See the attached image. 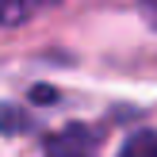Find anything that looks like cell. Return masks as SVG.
<instances>
[{
	"label": "cell",
	"instance_id": "3957f363",
	"mask_svg": "<svg viewBox=\"0 0 157 157\" xmlns=\"http://www.w3.org/2000/svg\"><path fill=\"white\" fill-rule=\"evenodd\" d=\"M46 4H54V0H4L0 4V15L4 19H27V15H35Z\"/></svg>",
	"mask_w": 157,
	"mask_h": 157
},
{
	"label": "cell",
	"instance_id": "277c9868",
	"mask_svg": "<svg viewBox=\"0 0 157 157\" xmlns=\"http://www.w3.org/2000/svg\"><path fill=\"white\" fill-rule=\"evenodd\" d=\"M142 12H146V19L157 27V0H142Z\"/></svg>",
	"mask_w": 157,
	"mask_h": 157
},
{
	"label": "cell",
	"instance_id": "6da1fadb",
	"mask_svg": "<svg viewBox=\"0 0 157 157\" xmlns=\"http://www.w3.org/2000/svg\"><path fill=\"white\" fill-rule=\"evenodd\" d=\"M92 150H96V138L84 127H69L46 142V157H92Z\"/></svg>",
	"mask_w": 157,
	"mask_h": 157
},
{
	"label": "cell",
	"instance_id": "5b68a950",
	"mask_svg": "<svg viewBox=\"0 0 157 157\" xmlns=\"http://www.w3.org/2000/svg\"><path fill=\"white\" fill-rule=\"evenodd\" d=\"M0 4H4V0H0Z\"/></svg>",
	"mask_w": 157,
	"mask_h": 157
},
{
	"label": "cell",
	"instance_id": "7a4b0ae2",
	"mask_svg": "<svg viewBox=\"0 0 157 157\" xmlns=\"http://www.w3.org/2000/svg\"><path fill=\"white\" fill-rule=\"evenodd\" d=\"M119 157H157V134L142 130V134H130L127 146L119 150Z\"/></svg>",
	"mask_w": 157,
	"mask_h": 157
}]
</instances>
